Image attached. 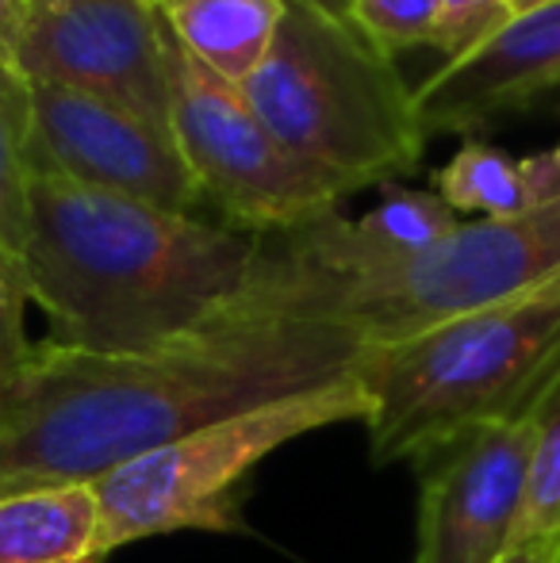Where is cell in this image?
<instances>
[{
    "instance_id": "ba28073f",
    "label": "cell",
    "mask_w": 560,
    "mask_h": 563,
    "mask_svg": "<svg viewBox=\"0 0 560 563\" xmlns=\"http://www.w3.org/2000/svg\"><path fill=\"white\" fill-rule=\"evenodd\" d=\"M12 69L169 126L165 23L154 0H23Z\"/></svg>"
},
{
    "instance_id": "2e32d148",
    "label": "cell",
    "mask_w": 560,
    "mask_h": 563,
    "mask_svg": "<svg viewBox=\"0 0 560 563\" xmlns=\"http://www.w3.org/2000/svg\"><path fill=\"white\" fill-rule=\"evenodd\" d=\"M526 541H560V391L534 418L530 475L515 544Z\"/></svg>"
},
{
    "instance_id": "7402d4cb",
    "label": "cell",
    "mask_w": 560,
    "mask_h": 563,
    "mask_svg": "<svg viewBox=\"0 0 560 563\" xmlns=\"http://www.w3.org/2000/svg\"><path fill=\"white\" fill-rule=\"evenodd\" d=\"M499 563H560V541H526L515 544Z\"/></svg>"
},
{
    "instance_id": "4fadbf2b",
    "label": "cell",
    "mask_w": 560,
    "mask_h": 563,
    "mask_svg": "<svg viewBox=\"0 0 560 563\" xmlns=\"http://www.w3.org/2000/svg\"><path fill=\"white\" fill-rule=\"evenodd\" d=\"M288 0H157V15L211 74L246 85L273 46Z\"/></svg>"
},
{
    "instance_id": "7c38bea8",
    "label": "cell",
    "mask_w": 560,
    "mask_h": 563,
    "mask_svg": "<svg viewBox=\"0 0 560 563\" xmlns=\"http://www.w3.org/2000/svg\"><path fill=\"white\" fill-rule=\"evenodd\" d=\"M100 552V503L92 483L0 495V563H85Z\"/></svg>"
},
{
    "instance_id": "603a6c76",
    "label": "cell",
    "mask_w": 560,
    "mask_h": 563,
    "mask_svg": "<svg viewBox=\"0 0 560 563\" xmlns=\"http://www.w3.org/2000/svg\"><path fill=\"white\" fill-rule=\"evenodd\" d=\"M546 4H557V0H510V20L526 12H538V8H546Z\"/></svg>"
},
{
    "instance_id": "44dd1931",
    "label": "cell",
    "mask_w": 560,
    "mask_h": 563,
    "mask_svg": "<svg viewBox=\"0 0 560 563\" xmlns=\"http://www.w3.org/2000/svg\"><path fill=\"white\" fill-rule=\"evenodd\" d=\"M23 27V0H0V66L15 62V43Z\"/></svg>"
},
{
    "instance_id": "52a82bcc",
    "label": "cell",
    "mask_w": 560,
    "mask_h": 563,
    "mask_svg": "<svg viewBox=\"0 0 560 563\" xmlns=\"http://www.w3.org/2000/svg\"><path fill=\"white\" fill-rule=\"evenodd\" d=\"M165 69H169V126L211 203L219 223L284 234L327 216L342 196L307 173L273 139L242 85L211 74L165 27Z\"/></svg>"
},
{
    "instance_id": "7a4b0ae2",
    "label": "cell",
    "mask_w": 560,
    "mask_h": 563,
    "mask_svg": "<svg viewBox=\"0 0 560 563\" xmlns=\"http://www.w3.org/2000/svg\"><path fill=\"white\" fill-rule=\"evenodd\" d=\"M265 257V234L77 185L51 169L31 177L23 253L31 303L51 345L131 353L223 319Z\"/></svg>"
},
{
    "instance_id": "d4e9b609",
    "label": "cell",
    "mask_w": 560,
    "mask_h": 563,
    "mask_svg": "<svg viewBox=\"0 0 560 563\" xmlns=\"http://www.w3.org/2000/svg\"><path fill=\"white\" fill-rule=\"evenodd\" d=\"M154 4H157V0H154Z\"/></svg>"
},
{
    "instance_id": "277c9868",
    "label": "cell",
    "mask_w": 560,
    "mask_h": 563,
    "mask_svg": "<svg viewBox=\"0 0 560 563\" xmlns=\"http://www.w3.org/2000/svg\"><path fill=\"white\" fill-rule=\"evenodd\" d=\"M376 464L419 460L480 426L526 422L560 391V280L353 361Z\"/></svg>"
},
{
    "instance_id": "3957f363",
    "label": "cell",
    "mask_w": 560,
    "mask_h": 563,
    "mask_svg": "<svg viewBox=\"0 0 560 563\" xmlns=\"http://www.w3.org/2000/svg\"><path fill=\"white\" fill-rule=\"evenodd\" d=\"M557 280L560 200L518 219H472L415 257L350 276L284 265L265 234L262 268L231 311L327 322L358 338L361 349H373L515 303Z\"/></svg>"
},
{
    "instance_id": "30bf717a",
    "label": "cell",
    "mask_w": 560,
    "mask_h": 563,
    "mask_svg": "<svg viewBox=\"0 0 560 563\" xmlns=\"http://www.w3.org/2000/svg\"><path fill=\"white\" fill-rule=\"evenodd\" d=\"M534 418L480 426L419 456V556L415 563H499L515 544Z\"/></svg>"
},
{
    "instance_id": "8fae6325",
    "label": "cell",
    "mask_w": 560,
    "mask_h": 563,
    "mask_svg": "<svg viewBox=\"0 0 560 563\" xmlns=\"http://www.w3.org/2000/svg\"><path fill=\"white\" fill-rule=\"evenodd\" d=\"M560 89V0L515 15L415 89L422 134H472Z\"/></svg>"
},
{
    "instance_id": "9c48e42d",
    "label": "cell",
    "mask_w": 560,
    "mask_h": 563,
    "mask_svg": "<svg viewBox=\"0 0 560 563\" xmlns=\"http://www.w3.org/2000/svg\"><path fill=\"white\" fill-rule=\"evenodd\" d=\"M28 100L35 169L177 216H196L204 208L200 185L173 131L54 85H28Z\"/></svg>"
},
{
    "instance_id": "6da1fadb",
    "label": "cell",
    "mask_w": 560,
    "mask_h": 563,
    "mask_svg": "<svg viewBox=\"0 0 560 563\" xmlns=\"http://www.w3.org/2000/svg\"><path fill=\"white\" fill-rule=\"evenodd\" d=\"M361 341L327 322L234 314L131 353L35 345L0 399V495L97 483L219 418L353 372Z\"/></svg>"
},
{
    "instance_id": "d6986e66",
    "label": "cell",
    "mask_w": 560,
    "mask_h": 563,
    "mask_svg": "<svg viewBox=\"0 0 560 563\" xmlns=\"http://www.w3.org/2000/svg\"><path fill=\"white\" fill-rule=\"evenodd\" d=\"M438 4H441V27L433 51L446 54V62L472 54L503 23H510V0H438Z\"/></svg>"
},
{
    "instance_id": "8992f818",
    "label": "cell",
    "mask_w": 560,
    "mask_h": 563,
    "mask_svg": "<svg viewBox=\"0 0 560 563\" xmlns=\"http://www.w3.org/2000/svg\"><path fill=\"white\" fill-rule=\"evenodd\" d=\"M369 399L358 376L345 372L311 391L219 418L188 438L154 449L97 479L100 552L131 541L204 529L234 533L242 526V487L265 456L304 433L342 422H365Z\"/></svg>"
},
{
    "instance_id": "ffe728a7",
    "label": "cell",
    "mask_w": 560,
    "mask_h": 563,
    "mask_svg": "<svg viewBox=\"0 0 560 563\" xmlns=\"http://www.w3.org/2000/svg\"><path fill=\"white\" fill-rule=\"evenodd\" d=\"M523 180L530 192V208H546L560 200V146H549L534 157H523Z\"/></svg>"
},
{
    "instance_id": "cb8c5ba5",
    "label": "cell",
    "mask_w": 560,
    "mask_h": 563,
    "mask_svg": "<svg viewBox=\"0 0 560 563\" xmlns=\"http://www.w3.org/2000/svg\"><path fill=\"white\" fill-rule=\"evenodd\" d=\"M85 563H105V560H85Z\"/></svg>"
},
{
    "instance_id": "ac0fdd59",
    "label": "cell",
    "mask_w": 560,
    "mask_h": 563,
    "mask_svg": "<svg viewBox=\"0 0 560 563\" xmlns=\"http://www.w3.org/2000/svg\"><path fill=\"white\" fill-rule=\"evenodd\" d=\"M28 299L31 288L23 265L0 253V399L20 384L31 356H35V345H31L28 327H23Z\"/></svg>"
},
{
    "instance_id": "e0dca14e",
    "label": "cell",
    "mask_w": 560,
    "mask_h": 563,
    "mask_svg": "<svg viewBox=\"0 0 560 563\" xmlns=\"http://www.w3.org/2000/svg\"><path fill=\"white\" fill-rule=\"evenodd\" d=\"M342 12L388 58H396L399 51H411V46L438 43V0H342Z\"/></svg>"
},
{
    "instance_id": "5b68a950",
    "label": "cell",
    "mask_w": 560,
    "mask_h": 563,
    "mask_svg": "<svg viewBox=\"0 0 560 563\" xmlns=\"http://www.w3.org/2000/svg\"><path fill=\"white\" fill-rule=\"evenodd\" d=\"M242 92L273 139L342 200L422 162L415 89L334 0H288Z\"/></svg>"
},
{
    "instance_id": "9a60e30c",
    "label": "cell",
    "mask_w": 560,
    "mask_h": 563,
    "mask_svg": "<svg viewBox=\"0 0 560 563\" xmlns=\"http://www.w3.org/2000/svg\"><path fill=\"white\" fill-rule=\"evenodd\" d=\"M433 192L461 216H480V219H518L530 208V192H526L523 165L510 154H503L499 146L487 142H464L446 169H438L433 177Z\"/></svg>"
},
{
    "instance_id": "5bb4252c",
    "label": "cell",
    "mask_w": 560,
    "mask_h": 563,
    "mask_svg": "<svg viewBox=\"0 0 560 563\" xmlns=\"http://www.w3.org/2000/svg\"><path fill=\"white\" fill-rule=\"evenodd\" d=\"M31 100L28 81L0 66V253L23 265L31 234Z\"/></svg>"
}]
</instances>
